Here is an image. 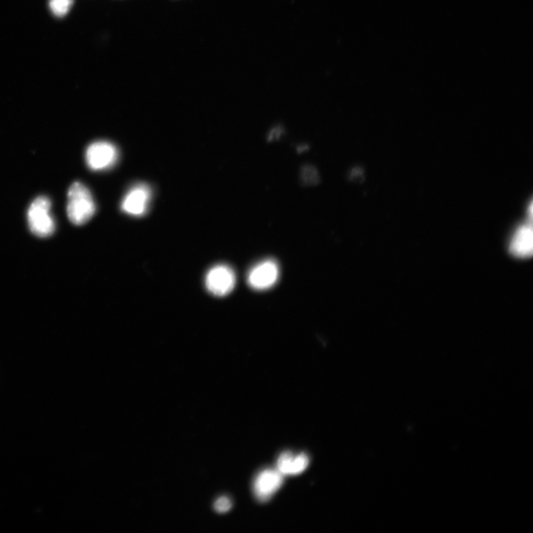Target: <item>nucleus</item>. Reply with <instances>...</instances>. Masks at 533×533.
<instances>
[{"mask_svg":"<svg viewBox=\"0 0 533 533\" xmlns=\"http://www.w3.org/2000/svg\"><path fill=\"white\" fill-rule=\"evenodd\" d=\"M52 203L48 197L36 198L31 204L27 214L30 231L36 237H51L55 231V221L51 214Z\"/></svg>","mask_w":533,"mask_h":533,"instance_id":"nucleus-2","label":"nucleus"},{"mask_svg":"<svg viewBox=\"0 0 533 533\" xmlns=\"http://www.w3.org/2000/svg\"><path fill=\"white\" fill-rule=\"evenodd\" d=\"M96 205L92 194L85 184L74 182L68 192L67 214L75 226H83L95 214Z\"/></svg>","mask_w":533,"mask_h":533,"instance_id":"nucleus-1","label":"nucleus"},{"mask_svg":"<svg viewBox=\"0 0 533 533\" xmlns=\"http://www.w3.org/2000/svg\"><path fill=\"white\" fill-rule=\"evenodd\" d=\"M119 159L117 147L107 141L92 143L85 152L87 165L93 170H104L115 166Z\"/></svg>","mask_w":533,"mask_h":533,"instance_id":"nucleus-3","label":"nucleus"},{"mask_svg":"<svg viewBox=\"0 0 533 533\" xmlns=\"http://www.w3.org/2000/svg\"><path fill=\"white\" fill-rule=\"evenodd\" d=\"M363 177V170L359 168H353L350 173L349 178L351 180H357Z\"/></svg>","mask_w":533,"mask_h":533,"instance_id":"nucleus-15","label":"nucleus"},{"mask_svg":"<svg viewBox=\"0 0 533 533\" xmlns=\"http://www.w3.org/2000/svg\"><path fill=\"white\" fill-rule=\"evenodd\" d=\"M297 148H298V149H297V150H298L299 152H304L305 151L307 150L308 146H307V145H302V146L298 147Z\"/></svg>","mask_w":533,"mask_h":533,"instance_id":"nucleus-16","label":"nucleus"},{"mask_svg":"<svg viewBox=\"0 0 533 533\" xmlns=\"http://www.w3.org/2000/svg\"><path fill=\"white\" fill-rule=\"evenodd\" d=\"M237 277L233 270L226 265H219L207 272L205 284L210 293L215 296H226L235 288Z\"/></svg>","mask_w":533,"mask_h":533,"instance_id":"nucleus-4","label":"nucleus"},{"mask_svg":"<svg viewBox=\"0 0 533 533\" xmlns=\"http://www.w3.org/2000/svg\"><path fill=\"white\" fill-rule=\"evenodd\" d=\"M533 235L531 226L520 227L514 235L510 246L511 253L520 258H526L532 254Z\"/></svg>","mask_w":533,"mask_h":533,"instance_id":"nucleus-8","label":"nucleus"},{"mask_svg":"<svg viewBox=\"0 0 533 533\" xmlns=\"http://www.w3.org/2000/svg\"><path fill=\"white\" fill-rule=\"evenodd\" d=\"M284 132V129L281 126L272 128L268 134V141L274 142L279 140Z\"/></svg>","mask_w":533,"mask_h":533,"instance_id":"nucleus-14","label":"nucleus"},{"mask_svg":"<svg viewBox=\"0 0 533 533\" xmlns=\"http://www.w3.org/2000/svg\"><path fill=\"white\" fill-rule=\"evenodd\" d=\"M309 465L308 457L302 453L293 458L292 462L291 475H299L304 472Z\"/></svg>","mask_w":533,"mask_h":533,"instance_id":"nucleus-12","label":"nucleus"},{"mask_svg":"<svg viewBox=\"0 0 533 533\" xmlns=\"http://www.w3.org/2000/svg\"><path fill=\"white\" fill-rule=\"evenodd\" d=\"M232 508L231 499L226 497L219 498L214 504V509L218 513H226L230 511Z\"/></svg>","mask_w":533,"mask_h":533,"instance_id":"nucleus-13","label":"nucleus"},{"mask_svg":"<svg viewBox=\"0 0 533 533\" xmlns=\"http://www.w3.org/2000/svg\"><path fill=\"white\" fill-rule=\"evenodd\" d=\"M283 477L278 470L266 469L260 473L254 483L256 499L261 502L269 501L283 485Z\"/></svg>","mask_w":533,"mask_h":533,"instance_id":"nucleus-7","label":"nucleus"},{"mask_svg":"<svg viewBox=\"0 0 533 533\" xmlns=\"http://www.w3.org/2000/svg\"><path fill=\"white\" fill-rule=\"evenodd\" d=\"M73 0H50L49 8L57 17H65L71 10Z\"/></svg>","mask_w":533,"mask_h":533,"instance_id":"nucleus-10","label":"nucleus"},{"mask_svg":"<svg viewBox=\"0 0 533 533\" xmlns=\"http://www.w3.org/2000/svg\"><path fill=\"white\" fill-rule=\"evenodd\" d=\"M279 267L272 260H266L253 268L247 277L250 286L263 291L274 286L279 278Z\"/></svg>","mask_w":533,"mask_h":533,"instance_id":"nucleus-6","label":"nucleus"},{"mask_svg":"<svg viewBox=\"0 0 533 533\" xmlns=\"http://www.w3.org/2000/svg\"><path fill=\"white\" fill-rule=\"evenodd\" d=\"M302 183L306 186H314L319 183L320 177L317 169L312 165L304 166L300 171Z\"/></svg>","mask_w":533,"mask_h":533,"instance_id":"nucleus-9","label":"nucleus"},{"mask_svg":"<svg viewBox=\"0 0 533 533\" xmlns=\"http://www.w3.org/2000/svg\"><path fill=\"white\" fill-rule=\"evenodd\" d=\"M293 458L291 453H284L279 456L277 462V470L283 476L291 475Z\"/></svg>","mask_w":533,"mask_h":533,"instance_id":"nucleus-11","label":"nucleus"},{"mask_svg":"<svg viewBox=\"0 0 533 533\" xmlns=\"http://www.w3.org/2000/svg\"><path fill=\"white\" fill-rule=\"evenodd\" d=\"M152 189L149 186L139 184L133 186L121 203L124 213L133 217H142L147 212L152 200Z\"/></svg>","mask_w":533,"mask_h":533,"instance_id":"nucleus-5","label":"nucleus"}]
</instances>
